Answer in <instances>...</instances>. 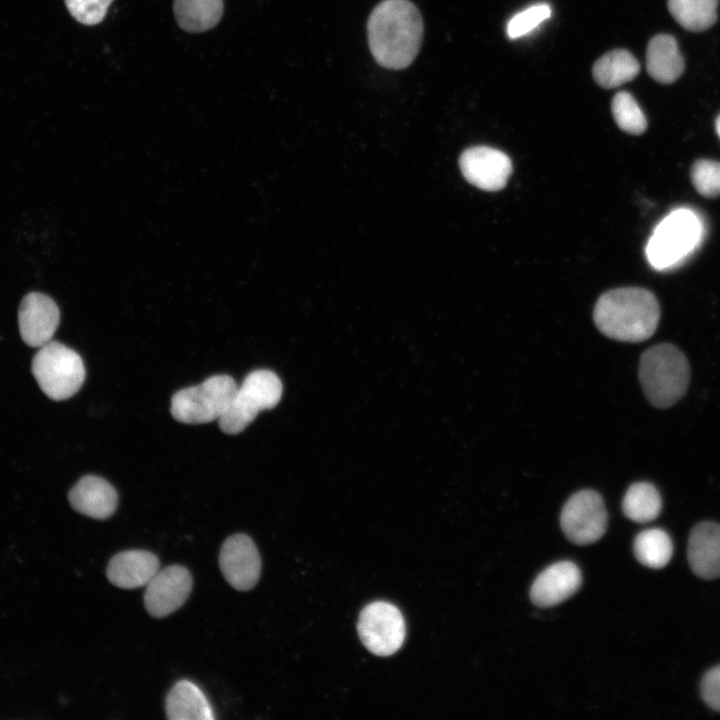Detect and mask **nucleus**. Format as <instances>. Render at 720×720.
Returning <instances> with one entry per match:
<instances>
[{"mask_svg": "<svg viewBox=\"0 0 720 720\" xmlns=\"http://www.w3.org/2000/svg\"><path fill=\"white\" fill-rule=\"evenodd\" d=\"M368 43L377 63L388 69L409 66L419 52L423 21L409 0H384L371 12Z\"/></svg>", "mask_w": 720, "mask_h": 720, "instance_id": "obj_1", "label": "nucleus"}, {"mask_svg": "<svg viewBox=\"0 0 720 720\" xmlns=\"http://www.w3.org/2000/svg\"><path fill=\"white\" fill-rule=\"evenodd\" d=\"M594 322L608 338L640 342L650 338L657 329L660 307L648 290L637 287L613 289L597 300Z\"/></svg>", "mask_w": 720, "mask_h": 720, "instance_id": "obj_2", "label": "nucleus"}, {"mask_svg": "<svg viewBox=\"0 0 720 720\" xmlns=\"http://www.w3.org/2000/svg\"><path fill=\"white\" fill-rule=\"evenodd\" d=\"M638 375L647 400L654 407L668 408L685 394L690 368L685 355L676 346L659 344L642 354Z\"/></svg>", "mask_w": 720, "mask_h": 720, "instance_id": "obj_3", "label": "nucleus"}, {"mask_svg": "<svg viewBox=\"0 0 720 720\" xmlns=\"http://www.w3.org/2000/svg\"><path fill=\"white\" fill-rule=\"evenodd\" d=\"M704 237L701 217L689 208H677L655 227L645 252L656 270H669L683 263L699 247Z\"/></svg>", "mask_w": 720, "mask_h": 720, "instance_id": "obj_4", "label": "nucleus"}, {"mask_svg": "<svg viewBox=\"0 0 720 720\" xmlns=\"http://www.w3.org/2000/svg\"><path fill=\"white\" fill-rule=\"evenodd\" d=\"M31 372L44 394L56 401L74 396L86 375L80 355L53 340L41 346L34 355Z\"/></svg>", "mask_w": 720, "mask_h": 720, "instance_id": "obj_5", "label": "nucleus"}, {"mask_svg": "<svg viewBox=\"0 0 720 720\" xmlns=\"http://www.w3.org/2000/svg\"><path fill=\"white\" fill-rule=\"evenodd\" d=\"M282 383L270 370H256L248 374L233 395L231 403L218 420L220 429L229 435L242 432L265 409L278 404Z\"/></svg>", "mask_w": 720, "mask_h": 720, "instance_id": "obj_6", "label": "nucleus"}, {"mask_svg": "<svg viewBox=\"0 0 720 720\" xmlns=\"http://www.w3.org/2000/svg\"><path fill=\"white\" fill-rule=\"evenodd\" d=\"M237 389L228 375H214L201 384L177 391L171 399L173 418L186 424L219 420L228 409Z\"/></svg>", "mask_w": 720, "mask_h": 720, "instance_id": "obj_7", "label": "nucleus"}, {"mask_svg": "<svg viewBox=\"0 0 720 720\" xmlns=\"http://www.w3.org/2000/svg\"><path fill=\"white\" fill-rule=\"evenodd\" d=\"M358 634L364 646L378 656H389L403 644L405 621L397 607L389 602L376 601L361 611Z\"/></svg>", "mask_w": 720, "mask_h": 720, "instance_id": "obj_8", "label": "nucleus"}, {"mask_svg": "<svg viewBox=\"0 0 720 720\" xmlns=\"http://www.w3.org/2000/svg\"><path fill=\"white\" fill-rule=\"evenodd\" d=\"M566 537L577 545L598 541L607 529V512L602 497L593 490H581L564 504L560 516Z\"/></svg>", "mask_w": 720, "mask_h": 720, "instance_id": "obj_9", "label": "nucleus"}, {"mask_svg": "<svg viewBox=\"0 0 720 720\" xmlns=\"http://www.w3.org/2000/svg\"><path fill=\"white\" fill-rule=\"evenodd\" d=\"M193 585L190 571L181 565L159 569L146 585L144 605L155 618H164L178 610L189 597Z\"/></svg>", "mask_w": 720, "mask_h": 720, "instance_id": "obj_10", "label": "nucleus"}, {"mask_svg": "<svg viewBox=\"0 0 720 720\" xmlns=\"http://www.w3.org/2000/svg\"><path fill=\"white\" fill-rule=\"evenodd\" d=\"M219 566L233 588L239 591L252 589L261 573V557L254 541L242 533L229 536L221 546Z\"/></svg>", "mask_w": 720, "mask_h": 720, "instance_id": "obj_11", "label": "nucleus"}, {"mask_svg": "<svg viewBox=\"0 0 720 720\" xmlns=\"http://www.w3.org/2000/svg\"><path fill=\"white\" fill-rule=\"evenodd\" d=\"M459 167L469 183L485 191L504 188L512 172L510 158L487 146H474L463 151Z\"/></svg>", "mask_w": 720, "mask_h": 720, "instance_id": "obj_12", "label": "nucleus"}, {"mask_svg": "<svg viewBox=\"0 0 720 720\" xmlns=\"http://www.w3.org/2000/svg\"><path fill=\"white\" fill-rule=\"evenodd\" d=\"M60 322L56 302L41 292H29L18 308V325L23 342L30 347H41L52 340Z\"/></svg>", "mask_w": 720, "mask_h": 720, "instance_id": "obj_13", "label": "nucleus"}, {"mask_svg": "<svg viewBox=\"0 0 720 720\" xmlns=\"http://www.w3.org/2000/svg\"><path fill=\"white\" fill-rule=\"evenodd\" d=\"M581 583V572L573 562H557L537 576L530 590V598L538 607H552L574 595Z\"/></svg>", "mask_w": 720, "mask_h": 720, "instance_id": "obj_14", "label": "nucleus"}, {"mask_svg": "<svg viewBox=\"0 0 720 720\" xmlns=\"http://www.w3.org/2000/svg\"><path fill=\"white\" fill-rule=\"evenodd\" d=\"M68 500L78 513L94 519H106L117 508L118 494L105 479L86 475L71 488Z\"/></svg>", "mask_w": 720, "mask_h": 720, "instance_id": "obj_15", "label": "nucleus"}, {"mask_svg": "<svg viewBox=\"0 0 720 720\" xmlns=\"http://www.w3.org/2000/svg\"><path fill=\"white\" fill-rule=\"evenodd\" d=\"M158 557L146 550H126L115 554L107 565V578L123 589L147 585L158 572Z\"/></svg>", "mask_w": 720, "mask_h": 720, "instance_id": "obj_16", "label": "nucleus"}, {"mask_svg": "<svg viewBox=\"0 0 720 720\" xmlns=\"http://www.w3.org/2000/svg\"><path fill=\"white\" fill-rule=\"evenodd\" d=\"M688 560L693 572L710 580L720 577V525L702 522L689 537Z\"/></svg>", "mask_w": 720, "mask_h": 720, "instance_id": "obj_17", "label": "nucleus"}, {"mask_svg": "<svg viewBox=\"0 0 720 720\" xmlns=\"http://www.w3.org/2000/svg\"><path fill=\"white\" fill-rule=\"evenodd\" d=\"M684 66V59L674 37L659 34L650 40L646 52V67L654 80L663 84L672 83L681 76Z\"/></svg>", "mask_w": 720, "mask_h": 720, "instance_id": "obj_18", "label": "nucleus"}, {"mask_svg": "<svg viewBox=\"0 0 720 720\" xmlns=\"http://www.w3.org/2000/svg\"><path fill=\"white\" fill-rule=\"evenodd\" d=\"M165 709L170 720L214 719L206 696L198 686L188 680H180L170 689Z\"/></svg>", "mask_w": 720, "mask_h": 720, "instance_id": "obj_19", "label": "nucleus"}, {"mask_svg": "<svg viewBox=\"0 0 720 720\" xmlns=\"http://www.w3.org/2000/svg\"><path fill=\"white\" fill-rule=\"evenodd\" d=\"M639 70L637 59L629 51L617 49L599 58L592 72L599 86L611 89L633 80Z\"/></svg>", "mask_w": 720, "mask_h": 720, "instance_id": "obj_20", "label": "nucleus"}, {"mask_svg": "<svg viewBox=\"0 0 720 720\" xmlns=\"http://www.w3.org/2000/svg\"><path fill=\"white\" fill-rule=\"evenodd\" d=\"M179 26L188 32H203L214 27L223 13L222 0H174Z\"/></svg>", "mask_w": 720, "mask_h": 720, "instance_id": "obj_21", "label": "nucleus"}, {"mask_svg": "<svg viewBox=\"0 0 720 720\" xmlns=\"http://www.w3.org/2000/svg\"><path fill=\"white\" fill-rule=\"evenodd\" d=\"M662 500L656 487L648 482L632 484L626 491L622 509L627 518L639 523L654 520L660 513Z\"/></svg>", "mask_w": 720, "mask_h": 720, "instance_id": "obj_22", "label": "nucleus"}, {"mask_svg": "<svg viewBox=\"0 0 720 720\" xmlns=\"http://www.w3.org/2000/svg\"><path fill=\"white\" fill-rule=\"evenodd\" d=\"M718 0H668L673 18L685 29L703 31L717 20Z\"/></svg>", "mask_w": 720, "mask_h": 720, "instance_id": "obj_23", "label": "nucleus"}, {"mask_svg": "<svg viewBox=\"0 0 720 720\" xmlns=\"http://www.w3.org/2000/svg\"><path fill=\"white\" fill-rule=\"evenodd\" d=\"M634 554L637 560L650 568H662L671 559L673 545L669 535L658 528L644 530L634 541Z\"/></svg>", "mask_w": 720, "mask_h": 720, "instance_id": "obj_24", "label": "nucleus"}, {"mask_svg": "<svg viewBox=\"0 0 720 720\" xmlns=\"http://www.w3.org/2000/svg\"><path fill=\"white\" fill-rule=\"evenodd\" d=\"M611 110L621 130L632 135H640L646 130L647 119L630 93L618 92L612 100Z\"/></svg>", "mask_w": 720, "mask_h": 720, "instance_id": "obj_25", "label": "nucleus"}, {"mask_svg": "<svg viewBox=\"0 0 720 720\" xmlns=\"http://www.w3.org/2000/svg\"><path fill=\"white\" fill-rule=\"evenodd\" d=\"M691 181L695 189L707 198L720 195V163L699 160L691 168Z\"/></svg>", "mask_w": 720, "mask_h": 720, "instance_id": "obj_26", "label": "nucleus"}, {"mask_svg": "<svg viewBox=\"0 0 720 720\" xmlns=\"http://www.w3.org/2000/svg\"><path fill=\"white\" fill-rule=\"evenodd\" d=\"M550 16L551 9L548 4L533 5L511 18L507 25V35L510 39L526 35Z\"/></svg>", "mask_w": 720, "mask_h": 720, "instance_id": "obj_27", "label": "nucleus"}, {"mask_svg": "<svg viewBox=\"0 0 720 720\" xmlns=\"http://www.w3.org/2000/svg\"><path fill=\"white\" fill-rule=\"evenodd\" d=\"M113 0H65L70 14L80 23L94 25L101 22Z\"/></svg>", "mask_w": 720, "mask_h": 720, "instance_id": "obj_28", "label": "nucleus"}, {"mask_svg": "<svg viewBox=\"0 0 720 720\" xmlns=\"http://www.w3.org/2000/svg\"><path fill=\"white\" fill-rule=\"evenodd\" d=\"M701 694L712 709L720 711V666L705 674L701 683Z\"/></svg>", "mask_w": 720, "mask_h": 720, "instance_id": "obj_29", "label": "nucleus"}, {"mask_svg": "<svg viewBox=\"0 0 720 720\" xmlns=\"http://www.w3.org/2000/svg\"><path fill=\"white\" fill-rule=\"evenodd\" d=\"M715 126H716L717 134H718V136H719V138H720V115H719V116L717 117V119H716Z\"/></svg>", "mask_w": 720, "mask_h": 720, "instance_id": "obj_30", "label": "nucleus"}]
</instances>
